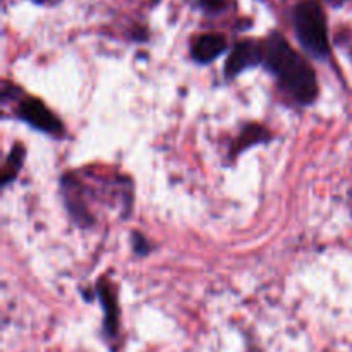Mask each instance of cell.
I'll list each match as a JSON object with an SVG mask.
<instances>
[{
    "instance_id": "1",
    "label": "cell",
    "mask_w": 352,
    "mask_h": 352,
    "mask_svg": "<svg viewBox=\"0 0 352 352\" xmlns=\"http://www.w3.org/2000/svg\"><path fill=\"white\" fill-rule=\"evenodd\" d=\"M261 65L274 76L278 89L291 102L306 107L311 105L318 96V78L315 69L278 31H274L263 40Z\"/></svg>"
},
{
    "instance_id": "2",
    "label": "cell",
    "mask_w": 352,
    "mask_h": 352,
    "mask_svg": "<svg viewBox=\"0 0 352 352\" xmlns=\"http://www.w3.org/2000/svg\"><path fill=\"white\" fill-rule=\"evenodd\" d=\"M291 19L296 40L302 50L316 60H329V31L322 3L318 0H301L292 9Z\"/></svg>"
},
{
    "instance_id": "3",
    "label": "cell",
    "mask_w": 352,
    "mask_h": 352,
    "mask_svg": "<svg viewBox=\"0 0 352 352\" xmlns=\"http://www.w3.org/2000/svg\"><path fill=\"white\" fill-rule=\"evenodd\" d=\"M16 117L23 120V122L30 124L33 129L41 131L45 134H50V136L60 138L65 133L60 119L38 98L28 96V98L21 100L17 103Z\"/></svg>"
},
{
    "instance_id": "4",
    "label": "cell",
    "mask_w": 352,
    "mask_h": 352,
    "mask_svg": "<svg viewBox=\"0 0 352 352\" xmlns=\"http://www.w3.org/2000/svg\"><path fill=\"white\" fill-rule=\"evenodd\" d=\"M263 62V41L260 40H243L234 45L229 58L223 67V76L227 81L237 78L248 69H254Z\"/></svg>"
},
{
    "instance_id": "5",
    "label": "cell",
    "mask_w": 352,
    "mask_h": 352,
    "mask_svg": "<svg viewBox=\"0 0 352 352\" xmlns=\"http://www.w3.org/2000/svg\"><path fill=\"white\" fill-rule=\"evenodd\" d=\"M229 50L226 36L220 33L201 34L191 45V57L198 64H210Z\"/></svg>"
},
{
    "instance_id": "6",
    "label": "cell",
    "mask_w": 352,
    "mask_h": 352,
    "mask_svg": "<svg viewBox=\"0 0 352 352\" xmlns=\"http://www.w3.org/2000/svg\"><path fill=\"white\" fill-rule=\"evenodd\" d=\"M96 296H98L100 302H102V308L105 316H103V337H105L109 342H113L119 337V329H120V313L119 306H117V298L112 294V289L105 284H100L96 287Z\"/></svg>"
},
{
    "instance_id": "7",
    "label": "cell",
    "mask_w": 352,
    "mask_h": 352,
    "mask_svg": "<svg viewBox=\"0 0 352 352\" xmlns=\"http://www.w3.org/2000/svg\"><path fill=\"white\" fill-rule=\"evenodd\" d=\"M199 3L206 12H220L226 9L227 0H199Z\"/></svg>"
},
{
    "instance_id": "8",
    "label": "cell",
    "mask_w": 352,
    "mask_h": 352,
    "mask_svg": "<svg viewBox=\"0 0 352 352\" xmlns=\"http://www.w3.org/2000/svg\"><path fill=\"white\" fill-rule=\"evenodd\" d=\"M327 2H329L330 6H333V7H340V6H344L347 0H327Z\"/></svg>"
}]
</instances>
